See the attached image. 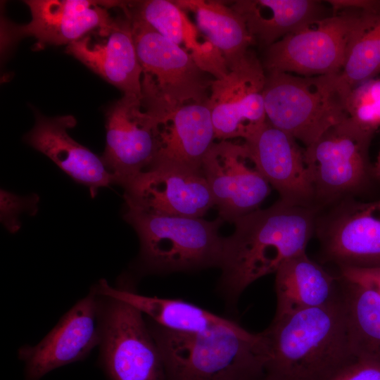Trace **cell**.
Masks as SVG:
<instances>
[{
  "label": "cell",
  "mask_w": 380,
  "mask_h": 380,
  "mask_svg": "<svg viewBox=\"0 0 380 380\" xmlns=\"http://www.w3.org/2000/svg\"><path fill=\"white\" fill-rule=\"evenodd\" d=\"M125 204L146 213L203 217L215 205L202 172L156 163L124 186Z\"/></svg>",
  "instance_id": "obj_14"
},
{
  "label": "cell",
  "mask_w": 380,
  "mask_h": 380,
  "mask_svg": "<svg viewBox=\"0 0 380 380\" xmlns=\"http://www.w3.org/2000/svg\"><path fill=\"white\" fill-rule=\"evenodd\" d=\"M341 279L353 355L356 360L380 362V295L369 287Z\"/></svg>",
  "instance_id": "obj_26"
},
{
  "label": "cell",
  "mask_w": 380,
  "mask_h": 380,
  "mask_svg": "<svg viewBox=\"0 0 380 380\" xmlns=\"http://www.w3.org/2000/svg\"><path fill=\"white\" fill-rule=\"evenodd\" d=\"M340 277L374 290L380 295V267H341Z\"/></svg>",
  "instance_id": "obj_31"
},
{
  "label": "cell",
  "mask_w": 380,
  "mask_h": 380,
  "mask_svg": "<svg viewBox=\"0 0 380 380\" xmlns=\"http://www.w3.org/2000/svg\"><path fill=\"white\" fill-rule=\"evenodd\" d=\"M108 298L101 343L110 380H167L161 353L143 314L123 301Z\"/></svg>",
  "instance_id": "obj_9"
},
{
  "label": "cell",
  "mask_w": 380,
  "mask_h": 380,
  "mask_svg": "<svg viewBox=\"0 0 380 380\" xmlns=\"http://www.w3.org/2000/svg\"><path fill=\"white\" fill-rule=\"evenodd\" d=\"M328 380H380V362L355 360Z\"/></svg>",
  "instance_id": "obj_30"
},
{
  "label": "cell",
  "mask_w": 380,
  "mask_h": 380,
  "mask_svg": "<svg viewBox=\"0 0 380 380\" xmlns=\"http://www.w3.org/2000/svg\"><path fill=\"white\" fill-rule=\"evenodd\" d=\"M265 80L262 61L251 50L227 75L213 79L207 105L215 139L244 141L266 122Z\"/></svg>",
  "instance_id": "obj_11"
},
{
  "label": "cell",
  "mask_w": 380,
  "mask_h": 380,
  "mask_svg": "<svg viewBox=\"0 0 380 380\" xmlns=\"http://www.w3.org/2000/svg\"><path fill=\"white\" fill-rule=\"evenodd\" d=\"M262 380H328L356 359L342 300L274 317Z\"/></svg>",
  "instance_id": "obj_2"
},
{
  "label": "cell",
  "mask_w": 380,
  "mask_h": 380,
  "mask_svg": "<svg viewBox=\"0 0 380 380\" xmlns=\"http://www.w3.org/2000/svg\"><path fill=\"white\" fill-rule=\"evenodd\" d=\"M315 233L324 259L339 268L380 267V199L337 202L318 213Z\"/></svg>",
  "instance_id": "obj_10"
},
{
  "label": "cell",
  "mask_w": 380,
  "mask_h": 380,
  "mask_svg": "<svg viewBox=\"0 0 380 380\" xmlns=\"http://www.w3.org/2000/svg\"><path fill=\"white\" fill-rule=\"evenodd\" d=\"M99 34L104 40L94 41L87 35L68 44L66 52L124 94L141 98L143 69L137 56L130 19L125 14L114 18L108 30Z\"/></svg>",
  "instance_id": "obj_20"
},
{
  "label": "cell",
  "mask_w": 380,
  "mask_h": 380,
  "mask_svg": "<svg viewBox=\"0 0 380 380\" xmlns=\"http://www.w3.org/2000/svg\"><path fill=\"white\" fill-rule=\"evenodd\" d=\"M344 120L372 137L380 128V76L350 88L346 100Z\"/></svg>",
  "instance_id": "obj_28"
},
{
  "label": "cell",
  "mask_w": 380,
  "mask_h": 380,
  "mask_svg": "<svg viewBox=\"0 0 380 380\" xmlns=\"http://www.w3.org/2000/svg\"><path fill=\"white\" fill-rule=\"evenodd\" d=\"M125 15L138 18L186 51L197 65L214 79L229 72L221 52L191 22L174 1H122Z\"/></svg>",
  "instance_id": "obj_21"
},
{
  "label": "cell",
  "mask_w": 380,
  "mask_h": 380,
  "mask_svg": "<svg viewBox=\"0 0 380 380\" xmlns=\"http://www.w3.org/2000/svg\"><path fill=\"white\" fill-rule=\"evenodd\" d=\"M332 13L345 10L380 12V0H327Z\"/></svg>",
  "instance_id": "obj_32"
},
{
  "label": "cell",
  "mask_w": 380,
  "mask_h": 380,
  "mask_svg": "<svg viewBox=\"0 0 380 380\" xmlns=\"http://www.w3.org/2000/svg\"><path fill=\"white\" fill-rule=\"evenodd\" d=\"M373 173H374V176L380 179V150L378 153L376 160L374 165H373Z\"/></svg>",
  "instance_id": "obj_33"
},
{
  "label": "cell",
  "mask_w": 380,
  "mask_h": 380,
  "mask_svg": "<svg viewBox=\"0 0 380 380\" xmlns=\"http://www.w3.org/2000/svg\"><path fill=\"white\" fill-rule=\"evenodd\" d=\"M150 320V319H148ZM161 353L167 380H262L267 341L243 327L180 333L147 322Z\"/></svg>",
  "instance_id": "obj_3"
},
{
  "label": "cell",
  "mask_w": 380,
  "mask_h": 380,
  "mask_svg": "<svg viewBox=\"0 0 380 380\" xmlns=\"http://www.w3.org/2000/svg\"><path fill=\"white\" fill-rule=\"evenodd\" d=\"M144 107L157 120L158 153L153 163H168L202 172L203 158L215 142L205 103L171 105L154 91L144 93Z\"/></svg>",
  "instance_id": "obj_15"
},
{
  "label": "cell",
  "mask_w": 380,
  "mask_h": 380,
  "mask_svg": "<svg viewBox=\"0 0 380 380\" xmlns=\"http://www.w3.org/2000/svg\"><path fill=\"white\" fill-rule=\"evenodd\" d=\"M380 74V12H368L357 28L341 77L351 88Z\"/></svg>",
  "instance_id": "obj_27"
},
{
  "label": "cell",
  "mask_w": 380,
  "mask_h": 380,
  "mask_svg": "<svg viewBox=\"0 0 380 380\" xmlns=\"http://www.w3.org/2000/svg\"><path fill=\"white\" fill-rule=\"evenodd\" d=\"M103 320V309L95 294L77 302L42 341L20 350L27 380H39L53 369L85 357L101 342Z\"/></svg>",
  "instance_id": "obj_16"
},
{
  "label": "cell",
  "mask_w": 380,
  "mask_h": 380,
  "mask_svg": "<svg viewBox=\"0 0 380 380\" xmlns=\"http://www.w3.org/2000/svg\"><path fill=\"white\" fill-rule=\"evenodd\" d=\"M184 11L191 12L196 26L221 52L229 70L243 59L254 43L241 18L224 2L214 0H175Z\"/></svg>",
  "instance_id": "obj_25"
},
{
  "label": "cell",
  "mask_w": 380,
  "mask_h": 380,
  "mask_svg": "<svg viewBox=\"0 0 380 380\" xmlns=\"http://www.w3.org/2000/svg\"><path fill=\"white\" fill-rule=\"evenodd\" d=\"M319 210L278 200L238 219L234 233L224 238L218 291L234 305L252 283L276 272L305 252L315 232Z\"/></svg>",
  "instance_id": "obj_1"
},
{
  "label": "cell",
  "mask_w": 380,
  "mask_h": 380,
  "mask_svg": "<svg viewBox=\"0 0 380 380\" xmlns=\"http://www.w3.org/2000/svg\"><path fill=\"white\" fill-rule=\"evenodd\" d=\"M202 172L223 221L234 223L258 209L270 192L244 141L214 142L203 158Z\"/></svg>",
  "instance_id": "obj_12"
},
{
  "label": "cell",
  "mask_w": 380,
  "mask_h": 380,
  "mask_svg": "<svg viewBox=\"0 0 380 380\" xmlns=\"http://www.w3.org/2000/svg\"><path fill=\"white\" fill-rule=\"evenodd\" d=\"M127 16V15H126ZM132 23L142 82L172 105L207 103L211 82L208 73L179 46L142 20L127 16Z\"/></svg>",
  "instance_id": "obj_8"
},
{
  "label": "cell",
  "mask_w": 380,
  "mask_h": 380,
  "mask_svg": "<svg viewBox=\"0 0 380 380\" xmlns=\"http://www.w3.org/2000/svg\"><path fill=\"white\" fill-rule=\"evenodd\" d=\"M98 294L123 301L148 319L167 330L180 333H208L241 326L232 319L216 315L194 303L179 298L141 295L127 289L114 288L101 279Z\"/></svg>",
  "instance_id": "obj_24"
},
{
  "label": "cell",
  "mask_w": 380,
  "mask_h": 380,
  "mask_svg": "<svg viewBox=\"0 0 380 380\" xmlns=\"http://www.w3.org/2000/svg\"><path fill=\"white\" fill-rule=\"evenodd\" d=\"M25 3L31 20L24 25H7L9 43L21 37H34L37 46L70 44L91 31L109 27L114 18L101 3L87 0H29Z\"/></svg>",
  "instance_id": "obj_18"
},
{
  "label": "cell",
  "mask_w": 380,
  "mask_h": 380,
  "mask_svg": "<svg viewBox=\"0 0 380 380\" xmlns=\"http://www.w3.org/2000/svg\"><path fill=\"white\" fill-rule=\"evenodd\" d=\"M76 124L71 115L47 118L37 114L33 128L24 139L76 182L88 187L94 197L100 188L114 184L113 179L101 157L69 135L68 130Z\"/></svg>",
  "instance_id": "obj_19"
},
{
  "label": "cell",
  "mask_w": 380,
  "mask_h": 380,
  "mask_svg": "<svg viewBox=\"0 0 380 380\" xmlns=\"http://www.w3.org/2000/svg\"><path fill=\"white\" fill-rule=\"evenodd\" d=\"M106 129L101 158L113 183L124 187L156 160L157 120L144 107L141 98L124 94L108 110Z\"/></svg>",
  "instance_id": "obj_13"
},
{
  "label": "cell",
  "mask_w": 380,
  "mask_h": 380,
  "mask_svg": "<svg viewBox=\"0 0 380 380\" xmlns=\"http://www.w3.org/2000/svg\"><path fill=\"white\" fill-rule=\"evenodd\" d=\"M325 1L237 0L230 7L243 19L253 42L267 49L306 24L332 13Z\"/></svg>",
  "instance_id": "obj_23"
},
{
  "label": "cell",
  "mask_w": 380,
  "mask_h": 380,
  "mask_svg": "<svg viewBox=\"0 0 380 380\" xmlns=\"http://www.w3.org/2000/svg\"><path fill=\"white\" fill-rule=\"evenodd\" d=\"M366 11L345 10L310 22L265 49V72L300 76L341 72Z\"/></svg>",
  "instance_id": "obj_6"
},
{
  "label": "cell",
  "mask_w": 380,
  "mask_h": 380,
  "mask_svg": "<svg viewBox=\"0 0 380 380\" xmlns=\"http://www.w3.org/2000/svg\"><path fill=\"white\" fill-rule=\"evenodd\" d=\"M372 136L341 121L305 148L315 206H331L364 189L373 173L369 159Z\"/></svg>",
  "instance_id": "obj_7"
},
{
  "label": "cell",
  "mask_w": 380,
  "mask_h": 380,
  "mask_svg": "<svg viewBox=\"0 0 380 380\" xmlns=\"http://www.w3.org/2000/svg\"><path fill=\"white\" fill-rule=\"evenodd\" d=\"M38 197L36 195L23 198L5 190H1V219L4 226L11 232L20 227L19 215L23 211L36 213Z\"/></svg>",
  "instance_id": "obj_29"
},
{
  "label": "cell",
  "mask_w": 380,
  "mask_h": 380,
  "mask_svg": "<svg viewBox=\"0 0 380 380\" xmlns=\"http://www.w3.org/2000/svg\"><path fill=\"white\" fill-rule=\"evenodd\" d=\"M350 89L340 73L300 76L266 72L262 94L267 121L306 148L344 120Z\"/></svg>",
  "instance_id": "obj_4"
},
{
  "label": "cell",
  "mask_w": 380,
  "mask_h": 380,
  "mask_svg": "<svg viewBox=\"0 0 380 380\" xmlns=\"http://www.w3.org/2000/svg\"><path fill=\"white\" fill-rule=\"evenodd\" d=\"M123 218L136 231L140 242V260L155 273L190 272L220 267L224 238L220 217L168 216L146 213L125 204Z\"/></svg>",
  "instance_id": "obj_5"
},
{
  "label": "cell",
  "mask_w": 380,
  "mask_h": 380,
  "mask_svg": "<svg viewBox=\"0 0 380 380\" xmlns=\"http://www.w3.org/2000/svg\"><path fill=\"white\" fill-rule=\"evenodd\" d=\"M277 309L274 317L322 307L339 300L342 281L322 266L300 253L275 273Z\"/></svg>",
  "instance_id": "obj_22"
},
{
  "label": "cell",
  "mask_w": 380,
  "mask_h": 380,
  "mask_svg": "<svg viewBox=\"0 0 380 380\" xmlns=\"http://www.w3.org/2000/svg\"><path fill=\"white\" fill-rule=\"evenodd\" d=\"M243 141L264 177L279 193L280 200L291 205L316 208L305 147L294 137L266 121Z\"/></svg>",
  "instance_id": "obj_17"
}]
</instances>
